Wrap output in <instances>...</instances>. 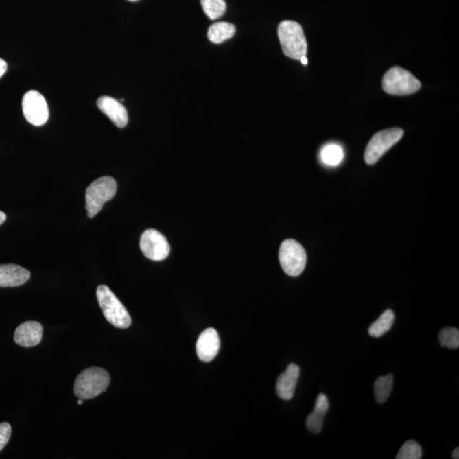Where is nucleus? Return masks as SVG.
I'll list each match as a JSON object with an SVG mask.
<instances>
[{
	"label": "nucleus",
	"instance_id": "21",
	"mask_svg": "<svg viewBox=\"0 0 459 459\" xmlns=\"http://www.w3.org/2000/svg\"><path fill=\"white\" fill-rule=\"evenodd\" d=\"M441 346L449 349H458L459 346V331L455 327H445L439 333Z\"/></svg>",
	"mask_w": 459,
	"mask_h": 459
},
{
	"label": "nucleus",
	"instance_id": "20",
	"mask_svg": "<svg viewBox=\"0 0 459 459\" xmlns=\"http://www.w3.org/2000/svg\"><path fill=\"white\" fill-rule=\"evenodd\" d=\"M343 158L342 148L336 144L326 145L321 152V158L327 165L336 166L340 165Z\"/></svg>",
	"mask_w": 459,
	"mask_h": 459
},
{
	"label": "nucleus",
	"instance_id": "23",
	"mask_svg": "<svg viewBox=\"0 0 459 459\" xmlns=\"http://www.w3.org/2000/svg\"><path fill=\"white\" fill-rule=\"evenodd\" d=\"M12 436V426L8 423H0V451L8 443Z\"/></svg>",
	"mask_w": 459,
	"mask_h": 459
},
{
	"label": "nucleus",
	"instance_id": "17",
	"mask_svg": "<svg viewBox=\"0 0 459 459\" xmlns=\"http://www.w3.org/2000/svg\"><path fill=\"white\" fill-rule=\"evenodd\" d=\"M395 322V314L391 309L384 311L379 319L370 326L368 333L370 336L379 338L384 333L389 332Z\"/></svg>",
	"mask_w": 459,
	"mask_h": 459
},
{
	"label": "nucleus",
	"instance_id": "18",
	"mask_svg": "<svg viewBox=\"0 0 459 459\" xmlns=\"http://www.w3.org/2000/svg\"><path fill=\"white\" fill-rule=\"evenodd\" d=\"M394 378L391 375L379 377L376 380L375 386H373V391H375V397L376 401L379 404H383L386 402L391 394L393 389Z\"/></svg>",
	"mask_w": 459,
	"mask_h": 459
},
{
	"label": "nucleus",
	"instance_id": "16",
	"mask_svg": "<svg viewBox=\"0 0 459 459\" xmlns=\"http://www.w3.org/2000/svg\"><path fill=\"white\" fill-rule=\"evenodd\" d=\"M235 34H236V27L233 24L223 21L213 24L209 28L208 38L213 44H220L233 38Z\"/></svg>",
	"mask_w": 459,
	"mask_h": 459
},
{
	"label": "nucleus",
	"instance_id": "14",
	"mask_svg": "<svg viewBox=\"0 0 459 459\" xmlns=\"http://www.w3.org/2000/svg\"><path fill=\"white\" fill-rule=\"evenodd\" d=\"M30 279V270L19 265H0V287H19Z\"/></svg>",
	"mask_w": 459,
	"mask_h": 459
},
{
	"label": "nucleus",
	"instance_id": "11",
	"mask_svg": "<svg viewBox=\"0 0 459 459\" xmlns=\"http://www.w3.org/2000/svg\"><path fill=\"white\" fill-rule=\"evenodd\" d=\"M97 106L117 127L124 128L129 122L126 108L116 99L106 95L102 96L97 99Z\"/></svg>",
	"mask_w": 459,
	"mask_h": 459
},
{
	"label": "nucleus",
	"instance_id": "1",
	"mask_svg": "<svg viewBox=\"0 0 459 459\" xmlns=\"http://www.w3.org/2000/svg\"><path fill=\"white\" fill-rule=\"evenodd\" d=\"M109 384V373L105 369L94 366L84 370L78 375L74 384V394L78 399H93L105 392Z\"/></svg>",
	"mask_w": 459,
	"mask_h": 459
},
{
	"label": "nucleus",
	"instance_id": "12",
	"mask_svg": "<svg viewBox=\"0 0 459 459\" xmlns=\"http://www.w3.org/2000/svg\"><path fill=\"white\" fill-rule=\"evenodd\" d=\"M43 327L38 322H25L17 327L14 340L21 347H34L41 342Z\"/></svg>",
	"mask_w": 459,
	"mask_h": 459
},
{
	"label": "nucleus",
	"instance_id": "2",
	"mask_svg": "<svg viewBox=\"0 0 459 459\" xmlns=\"http://www.w3.org/2000/svg\"><path fill=\"white\" fill-rule=\"evenodd\" d=\"M283 51L288 58L300 60L307 54V42L303 28L294 21H283L279 26Z\"/></svg>",
	"mask_w": 459,
	"mask_h": 459
},
{
	"label": "nucleus",
	"instance_id": "27",
	"mask_svg": "<svg viewBox=\"0 0 459 459\" xmlns=\"http://www.w3.org/2000/svg\"><path fill=\"white\" fill-rule=\"evenodd\" d=\"M300 60H301V62L302 64H303V65H307V64H308V59H307V58H306V56H303V58H301L300 59Z\"/></svg>",
	"mask_w": 459,
	"mask_h": 459
},
{
	"label": "nucleus",
	"instance_id": "19",
	"mask_svg": "<svg viewBox=\"0 0 459 459\" xmlns=\"http://www.w3.org/2000/svg\"><path fill=\"white\" fill-rule=\"evenodd\" d=\"M201 5L206 15L211 20L220 19L226 10L225 0H201Z\"/></svg>",
	"mask_w": 459,
	"mask_h": 459
},
{
	"label": "nucleus",
	"instance_id": "26",
	"mask_svg": "<svg viewBox=\"0 0 459 459\" xmlns=\"http://www.w3.org/2000/svg\"><path fill=\"white\" fill-rule=\"evenodd\" d=\"M453 458L454 459H458L459 458V448L458 447H457L456 449H455L454 451Z\"/></svg>",
	"mask_w": 459,
	"mask_h": 459
},
{
	"label": "nucleus",
	"instance_id": "10",
	"mask_svg": "<svg viewBox=\"0 0 459 459\" xmlns=\"http://www.w3.org/2000/svg\"><path fill=\"white\" fill-rule=\"evenodd\" d=\"M220 341L218 333L215 329L209 327L198 337L196 351L201 361L209 362L215 358L220 351Z\"/></svg>",
	"mask_w": 459,
	"mask_h": 459
},
{
	"label": "nucleus",
	"instance_id": "29",
	"mask_svg": "<svg viewBox=\"0 0 459 459\" xmlns=\"http://www.w3.org/2000/svg\"><path fill=\"white\" fill-rule=\"evenodd\" d=\"M128 1H130V2H137V1H138V0H128Z\"/></svg>",
	"mask_w": 459,
	"mask_h": 459
},
{
	"label": "nucleus",
	"instance_id": "13",
	"mask_svg": "<svg viewBox=\"0 0 459 459\" xmlns=\"http://www.w3.org/2000/svg\"><path fill=\"white\" fill-rule=\"evenodd\" d=\"M300 366L291 364L287 366L285 372L279 376L276 382V393L281 399L291 400L294 396L298 378H300Z\"/></svg>",
	"mask_w": 459,
	"mask_h": 459
},
{
	"label": "nucleus",
	"instance_id": "25",
	"mask_svg": "<svg viewBox=\"0 0 459 459\" xmlns=\"http://www.w3.org/2000/svg\"><path fill=\"white\" fill-rule=\"evenodd\" d=\"M6 220V215L5 213L0 211V226Z\"/></svg>",
	"mask_w": 459,
	"mask_h": 459
},
{
	"label": "nucleus",
	"instance_id": "28",
	"mask_svg": "<svg viewBox=\"0 0 459 459\" xmlns=\"http://www.w3.org/2000/svg\"><path fill=\"white\" fill-rule=\"evenodd\" d=\"M83 399H80L78 401V405H82L84 403Z\"/></svg>",
	"mask_w": 459,
	"mask_h": 459
},
{
	"label": "nucleus",
	"instance_id": "5",
	"mask_svg": "<svg viewBox=\"0 0 459 459\" xmlns=\"http://www.w3.org/2000/svg\"><path fill=\"white\" fill-rule=\"evenodd\" d=\"M384 91L392 95L416 93L421 88V81L408 71L395 67L387 71L382 81Z\"/></svg>",
	"mask_w": 459,
	"mask_h": 459
},
{
	"label": "nucleus",
	"instance_id": "6",
	"mask_svg": "<svg viewBox=\"0 0 459 459\" xmlns=\"http://www.w3.org/2000/svg\"><path fill=\"white\" fill-rule=\"evenodd\" d=\"M279 261L284 272L288 276L295 277L303 272L307 261V255L300 243L293 239H288L281 244Z\"/></svg>",
	"mask_w": 459,
	"mask_h": 459
},
{
	"label": "nucleus",
	"instance_id": "3",
	"mask_svg": "<svg viewBox=\"0 0 459 459\" xmlns=\"http://www.w3.org/2000/svg\"><path fill=\"white\" fill-rule=\"evenodd\" d=\"M96 296L103 315L109 323L119 329H128L131 325L132 321L129 312L108 286H99Z\"/></svg>",
	"mask_w": 459,
	"mask_h": 459
},
{
	"label": "nucleus",
	"instance_id": "7",
	"mask_svg": "<svg viewBox=\"0 0 459 459\" xmlns=\"http://www.w3.org/2000/svg\"><path fill=\"white\" fill-rule=\"evenodd\" d=\"M404 131L400 128L384 130L373 135L365 151V161L366 165H375L384 153L390 150L395 144L403 137Z\"/></svg>",
	"mask_w": 459,
	"mask_h": 459
},
{
	"label": "nucleus",
	"instance_id": "15",
	"mask_svg": "<svg viewBox=\"0 0 459 459\" xmlns=\"http://www.w3.org/2000/svg\"><path fill=\"white\" fill-rule=\"evenodd\" d=\"M329 401L325 394L318 395L316 398L314 410L306 419V428L309 432L318 434L322 432L325 415L329 411Z\"/></svg>",
	"mask_w": 459,
	"mask_h": 459
},
{
	"label": "nucleus",
	"instance_id": "8",
	"mask_svg": "<svg viewBox=\"0 0 459 459\" xmlns=\"http://www.w3.org/2000/svg\"><path fill=\"white\" fill-rule=\"evenodd\" d=\"M23 111L27 122L34 126H44L49 119L47 102L44 96L37 91H30L24 95Z\"/></svg>",
	"mask_w": 459,
	"mask_h": 459
},
{
	"label": "nucleus",
	"instance_id": "24",
	"mask_svg": "<svg viewBox=\"0 0 459 459\" xmlns=\"http://www.w3.org/2000/svg\"><path fill=\"white\" fill-rule=\"evenodd\" d=\"M7 71V63L5 60L0 58V78Z\"/></svg>",
	"mask_w": 459,
	"mask_h": 459
},
{
	"label": "nucleus",
	"instance_id": "9",
	"mask_svg": "<svg viewBox=\"0 0 459 459\" xmlns=\"http://www.w3.org/2000/svg\"><path fill=\"white\" fill-rule=\"evenodd\" d=\"M140 247L145 257L153 261H163L170 252V246L166 237L154 229L144 231L141 235Z\"/></svg>",
	"mask_w": 459,
	"mask_h": 459
},
{
	"label": "nucleus",
	"instance_id": "22",
	"mask_svg": "<svg viewBox=\"0 0 459 459\" xmlns=\"http://www.w3.org/2000/svg\"><path fill=\"white\" fill-rule=\"evenodd\" d=\"M422 447L417 441L408 440L401 447L397 459H419L422 458Z\"/></svg>",
	"mask_w": 459,
	"mask_h": 459
},
{
	"label": "nucleus",
	"instance_id": "4",
	"mask_svg": "<svg viewBox=\"0 0 459 459\" xmlns=\"http://www.w3.org/2000/svg\"><path fill=\"white\" fill-rule=\"evenodd\" d=\"M117 188L116 180L111 176L99 178L89 186L85 193L89 218H94L106 202L115 198Z\"/></svg>",
	"mask_w": 459,
	"mask_h": 459
}]
</instances>
